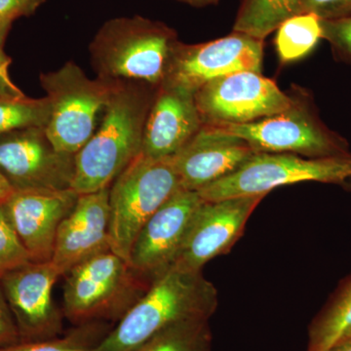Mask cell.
Here are the masks:
<instances>
[{
    "instance_id": "31",
    "label": "cell",
    "mask_w": 351,
    "mask_h": 351,
    "mask_svg": "<svg viewBox=\"0 0 351 351\" xmlns=\"http://www.w3.org/2000/svg\"><path fill=\"white\" fill-rule=\"evenodd\" d=\"M15 191L10 182L7 181L5 177L0 173V204L5 202Z\"/></svg>"
},
{
    "instance_id": "32",
    "label": "cell",
    "mask_w": 351,
    "mask_h": 351,
    "mask_svg": "<svg viewBox=\"0 0 351 351\" xmlns=\"http://www.w3.org/2000/svg\"><path fill=\"white\" fill-rule=\"evenodd\" d=\"M327 351H351V332L337 341Z\"/></svg>"
},
{
    "instance_id": "9",
    "label": "cell",
    "mask_w": 351,
    "mask_h": 351,
    "mask_svg": "<svg viewBox=\"0 0 351 351\" xmlns=\"http://www.w3.org/2000/svg\"><path fill=\"white\" fill-rule=\"evenodd\" d=\"M203 125L241 124L290 110L295 101L261 73L244 71L219 76L195 92Z\"/></svg>"
},
{
    "instance_id": "1",
    "label": "cell",
    "mask_w": 351,
    "mask_h": 351,
    "mask_svg": "<svg viewBox=\"0 0 351 351\" xmlns=\"http://www.w3.org/2000/svg\"><path fill=\"white\" fill-rule=\"evenodd\" d=\"M157 88L117 82L101 125L75 154L71 189L77 195L108 188L142 152L145 120Z\"/></svg>"
},
{
    "instance_id": "20",
    "label": "cell",
    "mask_w": 351,
    "mask_h": 351,
    "mask_svg": "<svg viewBox=\"0 0 351 351\" xmlns=\"http://www.w3.org/2000/svg\"><path fill=\"white\" fill-rule=\"evenodd\" d=\"M300 0H241L233 29L265 40L289 18L299 14Z\"/></svg>"
},
{
    "instance_id": "7",
    "label": "cell",
    "mask_w": 351,
    "mask_h": 351,
    "mask_svg": "<svg viewBox=\"0 0 351 351\" xmlns=\"http://www.w3.org/2000/svg\"><path fill=\"white\" fill-rule=\"evenodd\" d=\"M304 182L351 186V154L309 158L293 154L257 152L239 170L197 193L205 201L265 196L274 189Z\"/></svg>"
},
{
    "instance_id": "8",
    "label": "cell",
    "mask_w": 351,
    "mask_h": 351,
    "mask_svg": "<svg viewBox=\"0 0 351 351\" xmlns=\"http://www.w3.org/2000/svg\"><path fill=\"white\" fill-rule=\"evenodd\" d=\"M241 138L255 152L293 154L309 158L350 156L345 138L329 130L311 110L297 101L290 110L241 124H214Z\"/></svg>"
},
{
    "instance_id": "34",
    "label": "cell",
    "mask_w": 351,
    "mask_h": 351,
    "mask_svg": "<svg viewBox=\"0 0 351 351\" xmlns=\"http://www.w3.org/2000/svg\"><path fill=\"white\" fill-rule=\"evenodd\" d=\"M180 1L184 2V3H188L191 6L204 7L217 4L218 3L219 0H180Z\"/></svg>"
},
{
    "instance_id": "13",
    "label": "cell",
    "mask_w": 351,
    "mask_h": 351,
    "mask_svg": "<svg viewBox=\"0 0 351 351\" xmlns=\"http://www.w3.org/2000/svg\"><path fill=\"white\" fill-rule=\"evenodd\" d=\"M203 202L197 191L180 189L152 215L132 247L129 263L137 274L152 282L175 265Z\"/></svg>"
},
{
    "instance_id": "17",
    "label": "cell",
    "mask_w": 351,
    "mask_h": 351,
    "mask_svg": "<svg viewBox=\"0 0 351 351\" xmlns=\"http://www.w3.org/2000/svg\"><path fill=\"white\" fill-rule=\"evenodd\" d=\"M110 246V186L78 196L58 230L51 262L61 276Z\"/></svg>"
},
{
    "instance_id": "4",
    "label": "cell",
    "mask_w": 351,
    "mask_h": 351,
    "mask_svg": "<svg viewBox=\"0 0 351 351\" xmlns=\"http://www.w3.org/2000/svg\"><path fill=\"white\" fill-rule=\"evenodd\" d=\"M64 276V313L76 326L117 322L152 284L112 250L88 258Z\"/></svg>"
},
{
    "instance_id": "28",
    "label": "cell",
    "mask_w": 351,
    "mask_h": 351,
    "mask_svg": "<svg viewBox=\"0 0 351 351\" xmlns=\"http://www.w3.org/2000/svg\"><path fill=\"white\" fill-rule=\"evenodd\" d=\"M20 341L19 330L0 286V348L15 345Z\"/></svg>"
},
{
    "instance_id": "25",
    "label": "cell",
    "mask_w": 351,
    "mask_h": 351,
    "mask_svg": "<svg viewBox=\"0 0 351 351\" xmlns=\"http://www.w3.org/2000/svg\"><path fill=\"white\" fill-rule=\"evenodd\" d=\"M32 262L15 228L9 219L3 203L0 204V274Z\"/></svg>"
},
{
    "instance_id": "26",
    "label": "cell",
    "mask_w": 351,
    "mask_h": 351,
    "mask_svg": "<svg viewBox=\"0 0 351 351\" xmlns=\"http://www.w3.org/2000/svg\"><path fill=\"white\" fill-rule=\"evenodd\" d=\"M322 38L331 45L335 56L351 64V17L321 20Z\"/></svg>"
},
{
    "instance_id": "10",
    "label": "cell",
    "mask_w": 351,
    "mask_h": 351,
    "mask_svg": "<svg viewBox=\"0 0 351 351\" xmlns=\"http://www.w3.org/2000/svg\"><path fill=\"white\" fill-rule=\"evenodd\" d=\"M75 154L58 151L45 127H31L0 136V173L15 191L71 189Z\"/></svg>"
},
{
    "instance_id": "14",
    "label": "cell",
    "mask_w": 351,
    "mask_h": 351,
    "mask_svg": "<svg viewBox=\"0 0 351 351\" xmlns=\"http://www.w3.org/2000/svg\"><path fill=\"white\" fill-rule=\"evenodd\" d=\"M265 196H239L205 201L198 209L175 265L202 270L210 261L225 255L243 234L251 215Z\"/></svg>"
},
{
    "instance_id": "15",
    "label": "cell",
    "mask_w": 351,
    "mask_h": 351,
    "mask_svg": "<svg viewBox=\"0 0 351 351\" xmlns=\"http://www.w3.org/2000/svg\"><path fill=\"white\" fill-rule=\"evenodd\" d=\"M78 196L66 191H15L3 203L32 262H51L58 230L75 206Z\"/></svg>"
},
{
    "instance_id": "23",
    "label": "cell",
    "mask_w": 351,
    "mask_h": 351,
    "mask_svg": "<svg viewBox=\"0 0 351 351\" xmlns=\"http://www.w3.org/2000/svg\"><path fill=\"white\" fill-rule=\"evenodd\" d=\"M110 329L104 322L77 325L68 334L38 341H20L0 351H96Z\"/></svg>"
},
{
    "instance_id": "2",
    "label": "cell",
    "mask_w": 351,
    "mask_h": 351,
    "mask_svg": "<svg viewBox=\"0 0 351 351\" xmlns=\"http://www.w3.org/2000/svg\"><path fill=\"white\" fill-rule=\"evenodd\" d=\"M218 291L202 270L174 265L152 281L140 299L110 330L96 351H132L166 328L193 319H210Z\"/></svg>"
},
{
    "instance_id": "24",
    "label": "cell",
    "mask_w": 351,
    "mask_h": 351,
    "mask_svg": "<svg viewBox=\"0 0 351 351\" xmlns=\"http://www.w3.org/2000/svg\"><path fill=\"white\" fill-rule=\"evenodd\" d=\"M51 114L47 97L21 100L0 99V136L19 129L45 127Z\"/></svg>"
},
{
    "instance_id": "16",
    "label": "cell",
    "mask_w": 351,
    "mask_h": 351,
    "mask_svg": "<svg viewBox=\"0 0 351 351\" xmlns=\"http://www.w3.org/2000/svg\"><path fill=\"white\" fill-rule=\"evenodd\" d=\"M255 154L241 138L203 125L172 161L181 189L198 191L232 174Z\"/></svg>"
},
{
    "instance_id": "21",
    "label": "cell",
    "mask_w": 351,
    "mask_h": 351,
    "mask_svg": "<svg viewBox=\"0 0 351 351\" xmlns=\"http://www.w3.org/2000/svg\"><path fill=\"white\" fill-rule=\"evenodd\" d=\"M210 319L182 321L157 332L132 351H211Z\"/></svg>"
},
{
    "instance_id": "33",
    "label": "cell",
    "mask_w": 351,
    "mask_h": 351,
    "mask_svg": "<svg viewBox=\"0 0 351 351\" xmlns=\"http://www.w3.org/2000/svg\"><path fill=\"white\" fill-rule=\"evenodd\" d=\"M11 25H12V23L4 20L0 16V47L1 48H3L4 43H5L7 36H8L9 31L11 29Z\"/></svg>"
},
{
    "instance_id": "3",
    "label": "cell",
    "mask_w": 351,
    "mask_h": 351,
    "mask_svg": "<svg viewBox=\"0 0 351 351\" xmlns=\"http://www.w3.org/2000/svg\"><path fill=\"white\" fill-rule=\"evenodd\" d=\"M178 41L174 29L141 17L115 18L101 25L91 44L98 78L158 88L165 80Z\"/></svg>"
},
{
    "instance_id": "19",
    "label": "cell",
    "mask_w": 351,
    "mask_h": 351,
    "mask_svg": "<svg viewBox=\"0 0 351 351\" xmlns=\"http://www.w3.org/2000/svg\"><path fill=\"white\" fill-rule=\"evenodd\" d=\"M351 332V274L314 318L308 330L307 351H327Z\"/></svg>"
},
{
    "instance_id": "11",
    "label": "cell",
    "mask_w": 351,
    "mask_h": 351,
    "mask_svg": "<svg viewBox=\"0 0 351 351\" xmlns=\"http://www.w3.org/2000/svg\"><path fill=\"white\" fill-rule=\"evenodd\" d=\"M263 57V40L242 32H234L206 43H178L162 84L184 87L195 93L219 76L244 71L261 73Z\"/></svg>"
},
{
    "instance_id": "27",
    "label": "cell",
    "mask_w": 351,
    "mask_h": 351,
    "mask_svg": "<svg viewBox=\"0 0 351 351\" xmlns=\"http://www.w3.org/2000/svg\"><path fill=\"white\" fill-rule=\"evenodd\" d=\"M311 13L320 20L351 17V0H300L299 14Z\"/></svg>"
},
{
    "instance_id": "18",
    "label": "cell",
    "mask_w": 351,
    "mask_h": 351,
    "mask_svg": "<svg viewBox=\"0 0 351 351\" xmlns=\"http://www.w3.org/2000/svg\"><path fill=\"white\" fill-rule=\"evenodd\" d=\"M195 92L162 84L145 120L141 154L152 159L173 157L203 126Z\"/></svg>"
},
{
    "instance_id": "22",
    "label": "cell",
    "mask_w": 351,
    "mask_h": 351,
    "mask_svg": "<svg viewBox=\"0 0 351 351\" xmlns=\"http://www.w3.org/2000/svg\"><path fill=\"white\" fill-rule=\"evenodd\" d=\"M276 31V50L282 62H293L306 56L322 38L321 20L311 13L289 18Z\"/></svg>"
},
{
    "instance_id": "5",
    "label": "cell",
    "mask_w": 351,
    "mask_h": 351,
    "mask_svg": "<svg viewBox=\"0 0 351 351\" xmlns=\"http://www.w3.org/2000/svg\"><path fill=\"white\" fill-rule=\"evenodd\" d=\"M180 189L172 157L134 159L110 186V250L129 262L138 233Z\"/></svg>"
},
{
    "instance_id": "29",
    "label": "cell",
    "mask_w": 351,
    "mask_h": 351,
    "mask_svg": "<svg viewBox=\"0 0 351 351\" xmlns=\"http://www.w3.org/2000/svg\"><path fill=\"white\" fill-rule=\"evenodd\" d=\"M46 0H0V16L13 23L21 17H29L36 13Z\"/></svg>"
},
{
    "instance_id": "30",
    "label": "cell",
    "mask_w": 351,
    "mask_h": 351,
    "mask_svg": "<svg viewBox=\"0 0 351 351\" xmlns=\"http://www.w3.org/2000/svg\"><path fill=\"white\" fill-rule=\"evenodd\" d=\"M11 58L4 52L3 48L0 47V99L8 100H21L27 98L22 90L19 89L9 75V66Z\"/></svg>"
},
{
    "instance_id": "12",
    "label": "cell",
    "mask_w": 351,
    "mask_h": 351,
    "mask_svg": "<svg viewBox=\"0 0 351 351\" xmlns=\"http://www.w3.org/2000/svg\"><path fill=\"white\" fill-rule=\"evenodd\" d=\"M52 262H29L0 274V286L19 330L21 341H38L63 335V316L53 301L61 277Z\"/></svg>"
},
{
    "instance_id": "6",
    "label": "cell",
    "mask_w": 351,
    "mask_h": 351,
    "mask_svg": "<svg viewBox=\"0 0 351 351\" xmlns=\"http://www.w3.org/2000/svg\"><path fill=\"white\" fill-rule=\"evenodd\" d=\"M39 80L51 106L46 135L58 151L77 154L97 130L117 82L91 80L73 62Z\"/></svg>"
}]
</instances>
